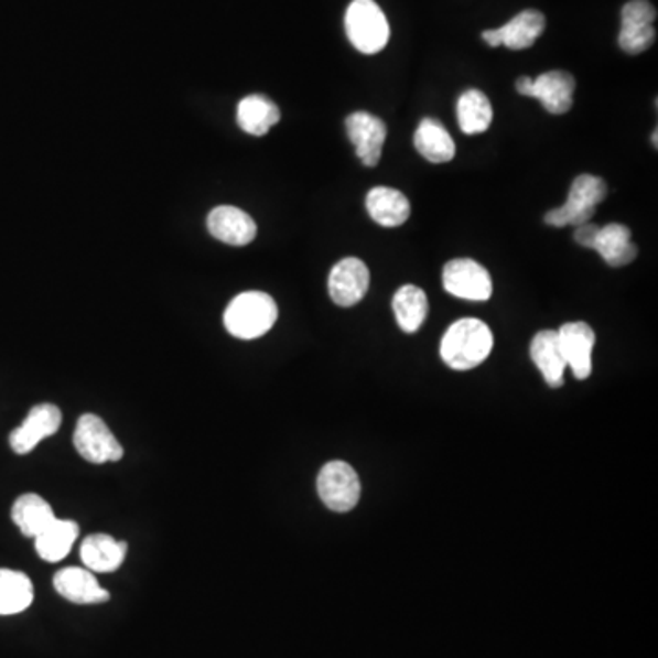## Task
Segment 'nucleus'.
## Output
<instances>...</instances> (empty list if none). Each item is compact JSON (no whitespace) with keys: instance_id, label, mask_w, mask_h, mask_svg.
<instances>
[{"instance_id":"nucleus-1","label":"nucleus","mask_w":658,"mask_h":658,"mask_svg":"<svg viewBox=\"0 0 658 658\" xmlns=\"http://www.w3.org/2000/svg\"><path fill=\"white\" fill-rule=\"evenodd\" d=\"M490 327L479 319L455 321L441 341V359L457 371L476 368L493 352Z\"/></svg>"},{"instance_id":"nucleus-2","label":"nucleus","mask_w":658,"mask_h":658,"mask_svg":"<svg viewBox=\"0 0 658 658\" xmlns=\"http://www.w3.org/2000/svg\"><path fill=\"white\" fill-rule=\"evenodd\" d=\"M279 319V308L273 296L262 291H246L230 300L224 313L227 332L236 338L252 341L262 337Z\"/></svg>"},{"instance_id":"nucleus-3","label":"nucleus","mask_w":658,"mask_h":658,"mask_svg":"<svg viewBox=\"0 0 658 658\" xmlns=\"http://www.w3.org/2000/svg\"><path fill=\"white\" fill-rule=\"evenodd\" d=\"M344 26L349 43L360 54H379L390 41V24L375 0H354L346 11Z\"/></svg>"},{"instance_id":"nucleus-4","label":"nucleus","mask_w":658,"mask_h":658,"mask_svg":"<svg viewBox=\"0 0 658 658\" xmlns=\"http://www.w3.org/2000/svg\"><path fill=\"white\" fill-rule=\"evenodd\" d=\"M607 196V183L602 177L593 174H580L571 185L569 198L562 207L549 211L546 215V224L552 227H565V225L587 224L593 218L596 205L604 202Z\"/></svg>"},{"instance_id":"nucleus-5","label":"nucleus","mask_w":658,"mask_h":658,"mask_svg":"<svg viewBox=\"0 0 658 658\" xmlns=\"http://www.w3.org/2000/svg\"><path fill=\"white\" fill-rule=\"evenodd\" d=\"M316 490L322 504L335 513H348L359 504L360 479L354 466L344 461H330L322 466Z\"/></svg>"},{"instance_id":"nucleus-6","label":"nucleus","mask_w":658,"mask_h":658,"mask_svg":"<svg viewBox=\"0 0 658 658\" xmlns=\"http://www.w3.org/2000/svg\"><path fill=\"white\" fill-rule=\"evenodd\" d=\"M74 446L83 460L96 465L114 463L123 457V446L119 444L112 430L108 429L105 421L94 413L80 416L75 427Z\"/></svg>"},{"instance_id":"nucleus-7","label":"nucleus","mask_w":658,"mask_h":658,"mask_svg":"<svg viewBox=\"0 0 658 658\" xmlns=\"http://www.w3.org/2000/svg\"><path fill=\"white\" fill-rule=\"evenodd\" d=\"M443 285L450 294L472 302H485L493 296L490 273L471 258L450 260L443 269Z\"/></svg>"},{"instance_id":"nucleus-8","label":"nucleus","mask_w":658,"mask_h":658,"mask_svg":"<svg viewBox=\"0 0 658 658\" xmlns=\"http://www.w3.org/2000/svg\"><path fill=\"white\" fill-rule=\"evenodd\" d=\"M369 288V271L359 258H343L335 263L327 279V290L335 304L352 308L365 299Z\"/></svg>"},{"instance_id":"nucleus-9","label":"nucleus","mask_w":658,"mask_h":658,"mask_svg":"<svg viewBox=\"0 0 658 658\" xmlns=\"http://www.w3.org/2000/svg\"><path fill=\"white\" fill-rule=\"evenodd\" d=\"M543 30L546 15L538 10H525L504 26L485 30L482 37L493 48L507 46L509 50H527L538 41Z\"/></svg>"},{"instance_id":"nucleus-10","label":"nucleus","mask_w":658,"mask_h":658,"mask_svg":"<svg viewBox=\"0 0 658 658\" xmlns=\"http://www.w3.org/2000/svg\"><path fill=\"white\" fill-rule=\"evenodd\" d=\"M346 130L355 154L363 161V165H379L382 147L388 136L385 121L374 114L354 112L346 119Z\"/></svg>"},{"instance_id":"nucleus-11","label":"nucleus","mask_w":658,"mask_h":658,"mask_svg":"<svg viewBox=\"0 0 658 658\" xmlns=\"http://www.w3.org/2000/svg\"><path fill=\"white\" fill-rule=\"evenodd\" d=\"M63 423V413L55 404H37L28 413L19 429L10 435L11 449L15 454H30L44 438L54 435Z\"/></svg>"},{"instance_id":"nucleus-12","label":"nucleus","mask_w":658,"mask_h":658,"mask_svg":"<svg viewBox=\"0 0 658 658\" xmlns=\"http://www.w3.org/2000/svg\"><path fill=\"white\" fill-rule=\"evenodd\" d=\"M558 341L565 365L573 369L574 377L580 380L587 379L593 371L591 355L596 344L593 327L585 322H568L558 330Z\"/></svg>"},{"instance_id":"nucleus-13","label":"nucleus","mask_w":658,"mask_h":658,"mask_svg":"<svg viewBox=\"0 0 658 658\" xmlns=\"http://www.w3.org/2000/svg\"><path fill=\"white\" fill-rule=\"evenodd\" d=\"M207 227L216 240L241 247L257 238V224L246 211L233 205H219L207 216Z\"/></svg>"},{"instance_id":"nucleus-14","label":"nucleus","mask_w":658,"mask_h":658,"mask_svg":"<svg viewBox=\"0 0 658 658\" xmlns=\"http://www.w3.org/2000/svg\"><path fill=\"white\" fill-rule=\"evenodd\" d=\"M576 80L569 72L552 71L532 79V97L547 112L562 116L573 107Z\"/></svg>"},{"instance_id":"nucleus-15","label":"nucleus","mask_w":658,"mask_h":658,"mask_svg":"<svg viewBox=\"0 0 658 658\" xmlns=\"http://www.w3.org/2000/svg\"><path fill=\"white\" fill-rule=\"evenodd\" d=\"M54 587L72 604H105L110 598V593L99 585L96 576L88 569H63L54 576Z\"/></svg>"},{"instance_id":"nucleus-16","label":"nucleus","mask_w":658,"mask_h":658,"mask_svg":"<svg viewBox=\"0 0 658 658\" xmlns=\"http://www.w3.org/2000/svg\"><path fill=\"white\" fill-rule=\"evenodd\" d=\"M129 546L110 535H91L80 543V560L91 573H114L123 565Z\"/></svg>"},{"instance_id":"nucleus-17","label":"nucleus","mask_w":658,"mask_h":658,"mask_svg":"<svg viewBox=\"0 0 658 658\" xmlns=\"http://www.w3.org/2000/svg\"><path fill=\"white\" fill-rule=\"evenodd\" d=\"M530 359L535 360V365L540 369L547 385L551 388L563 386V375H565L568 365L563 359L558 332L543 330V332L536 333L530 343Z\"/></svg>"},{"instance_id":"nucleus-18","label":"nucleus","mask_w":658,"mask_h":658,"mask_svg":"<svg viewBox=\"0 0 658 658\" xmlns=\"http://www.w3.org/2000/svg\"><path fill=\"white\" fill-rule=\"evenodd\" d=\"M593 249L610 263L611 268L627 266L638 255V247L632 241V230L622 224L600 227Z\"/></svg>"},{"instance_id":"nucleus-19","label":"nucleus","mask_w":658,"mask_h":658,"mask_svg":"<svg viewBox=\"0 0 658 658\" xmlns=\"http://www.w3.org/2000/svg\"><path fill=\"white\" fill-rule=\"evenodd\" d=\"M366 209L371 219L382 227H399L410 218V202L397 188H371L366 196Z\"/></svg>"},{"instance_id":"nucleus-20","label":"nucleus","mask_w":658,"mask_h":658,"mask_svg":"<svg viewBox=\"0 0 658 658\" xmlns=\"http://www.w3.org/2000/svg\"><path fill=\"white\" fill-rule=\"evenodd\" d=\"M236 121L247 134L266 136L280 121V110L269 97L252 94L241 99Z\"/></svg>"},{"instance_id":"nucleus-21","label":"nucleus","mask_w":658,"mask_h":658,"mask_svg":"<svg viewBox=\"0 0 658 658\" xmlns=\"http://www.w3.org/2000/svg\"><path fill=\"white\" fill-rule=\"evenodd\" d=\"M79 536V525L72 519L55 518L46 529L33 538L39 557L46 562L55 563L65 560L71 554L72 547Z\"/></svg>"},{"instance_id":"nucleus-22","label":"nucleus","mask_w":658,"mask_h":658,"mask_svg":"<svg viewBox=\"0 0 658 658\" xmlns=\"http://www.w3.org/2000/svg\"><path fill=\"white\" fill-rule=\"evenodd\" d=\"M416 149L430 163H449L454 160L455 143L438 119L424 118L413 138Z\"/></svg>"},{"instance_id":"nucleus-23","label":"nucleus","mask_w":658,"mask_h":658,"mask_svg":"<svg viewBox=\"0 0 658 658\" xmlns=\"http://www.w3.org/2000/svg\"><path fill=\"white\" fill-rule=\"evenodd\" d=\"M11 518L26 538H37L55 519L54 509L39 494H24L17 498Z\"/></svg>"},{"instance_id":"nucleus-24","label":"nucleus","mask_w":658,"mask_h":658,"mask_svg":"<svg viewBox=\"0 0 658 658\" xmlns=\"http://www.w3.org/2000/svg\"><path fill=\"white\" fill-rule=\"evenodd\" d=\"M494 110L482 90L463 91L457 101V123L465 134H483L493 125Z\"/></svg>"},{"instance_id":"nucleus-25","label":"nucleus","mask_w":658,"mask_h":658,"mask_svg":"<svg viewBox=\"0 0 658 658\" xmlns=\"http://www.w3.org/2000/svg\"><path fill=\"white\" fill-rule=\"evenodd\" d=\"M33 602V584L26 574L0 569V616L19 615Z\"/></svg>"},{"instance_id":"nucleus-26","label":"nucleus","mask_w":658,"mask_h":658,"mask_svg":"<svg viewBox=\"0 0 658 658\" xmlns=\"http://www.w3.org/2000/svg\"><path fill=\"white\" fill-rule=\"evenodd\" d=\"M393 313L402 332L416 333L429 315V299L418 285H402L393 296Z\"/></svg>"},{"instance_id":"nucleus-27","label":"nucleus","mask_w":658,"mask_h":658,"mask_svg":"<svg viewBox=\"0 0 658 658\" xmlns=\"http://www.w3.org/2000/svg\"><path fill=\"white\" fill-rule=\"evenodd\" d=\"M657 39L654 24H622L618 46L626 54L638 55L651 48Z\"/></svg>"},{"instance_id":"nucleus-28","label":"nucleus","mask_w":658,"mask_h":658,"mask_svg":"<svg viewBox=\"0 0 658 658\" xmlns=\"http://www.w3.org/2000/svg\"><path fill=\"white\" fill-rule=\"evenodd\" d=\"M657 10L649 0H629L622 8V24H654Z\"/></svg>"},{"instance_id":"nucleus-29","label":"nucleus","mask_w":658,"mask_h":658,"mask_svg":"<svg viewBox=\"0 0 658 658\" xmlns=\"http://www.w3.org/2000/svg\"><path fill=\"white\" fill-rule=\"evenodd\" d=\"M598 229V225L589 224V222L587 224L579 225L576 230H574V240L579 241L580 246L585 247V249H593Z\"/></svg>"},{"instance_id":"nucleus-30","label":"nucleus","mask_w":658,"mask_h":658,"mask_svg":"<svg viewBox=\"0 0 658 658\" xmlns=\"http://www.w3.org/2000/svg\"><path fill=\"white\" fill-rule=\"evenodd\" d=\"M516 90L525 97H532V79L530 77H519L516 80Z\"/></svg>"}]
</instances>
